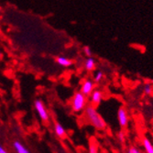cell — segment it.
Returning a JSON list of instances; mask_svg holds the SVG:
<instances>
[{
    "label": "cell",
    "instance_id": "cell-1",
    "mask_svg": "<svg viewBox=\"0 0 153 153\" xmlns=\"http://www.w3.org/2000/svg\"><path fill=\"white\" fill-rule=\"evenodd\" d=\"M85 117L87 122L97 130H104L106 128V123L102 116L97 112L95 106L90 105L85 109Z\"/></svg>",
    "mask_w": 153,
    "mask_h": 153
},
{
    "label": "cell",
    "instance_id": "cell-2",
    "mask_svg": "<svg viewBox=\"0 0 153 153\" xmlns=\"http://www.w3.org/2000/svg\"><path fill=\"white\" fill-rule=\"evenodd\" d=\"M71 106H72V110L75 113L82 112L87 106V97L85 94H82L80 91L76 92L72 98Z\"/></svg>",
    "mask_w": 153,
    "mask_h": 153
},
{
    "label": "cell",
    "instance_id": "cell-3",
    "mask_svg": "<svg viewBox=\"0 0 153 153\" xmlns=\"http://www.w3.org/2000/svg\"><path fill=\"white\" fill-rule=\"evenodd\" d=\"M117 121H118L119 126L122 128H126L128 126V121H129V117L125 106H120L117 110Z\"/></svg>",
    "mask_w": 153,
    "mask_h": 153
},
{
    "label": "cell",
    "instance_id": "cell-4",
    "mask_svg": "<svg viewBox=\"0 0 153 153\" xmlns=\"http://www.w3.org/2000/svg\"><path fill=\"white\" fill-rule=\"evenodd\" d=\"M34 106H35V109L37 111L39 118L42 121H48L49 120V114H48V111H47L43 102L37 99L34 102Z\"/></svg>",
    "mask_w": 153,
    "mask_h": 153
},
{
    "label": "cell",
    "instance_id": "cell-5",
    "mask_svg": "<svg viewBox=\"0 0 153 153\" xmlns=\"http://www.w3.org/2000/svg\"><path fill=\"white\" fill-rule=\"evenodd\" d=\"M94 82L90 80V79H86L82 82V85H81V89H80V92L85 94L86 97L87 96H90L91 94L93 93V91L94 90V87H95V85H94Z\"/></svg>",
    "mask_w": 153,
    "mask_h": 153
},
{
    "label": "cell",
    "instance_id": "cell-6",
    "mask_svg": "<svg viewBox=\"0 0 153 153\" xmlns=\"http://www.w3.org/2000/svg\"><path fill=\"white\" fill-rule=\"evenodd\" d=\"M103 96H104V93L101 90L98 89H94L93 91V93L90 95V101H91V105L94 106L98 105L102 99H103Z\"/></svg>",
    "mask_w": 153,
    "mask_h": 153
},
{
    "label": "cell",
    "instance_id": "cell-7",
    "mask_svg": "<svg viewBox=\"0 0 153 153\" xmlns=\"http://www.w3.org/2000/svg\"><path fill=\"white\" fill-rule=\"evenodd\" d=\"M56 62L62 67H70L74 63V62L71 59H69L67 57H64V56H58L56 58Z\"/></svg>",
    "mask_w": 153,
    "mask_h": 153
},
{
    "label": "cell",
    "instance_id": "cell-8",
    "mask_svg": "<svg viewBox=\"0 0 153 153\" xmlns=\"http://www.w3.org/2000/svg\"><path fill=\"white\" fill-rule=\"evenodd\" d=\"M13 147H14V149H15V151L17 153H30V151L19 140L14 141Z\"/></svg>",
    "mask_w": 153,
    "mask_h": 153
},
{
    "label": "cell",
    "instance_id": "cell-9",
    "mask_svg": "<svg viewBox=\"0 0 153 153\" xmlns=\"http://www.w3.org/2000/svg\"><path fill=\"white\" fill-rule=\"evenodd\" d=\"M83 66H85V69L87 71V72H92L94 70L95 68V61L94 58L90 57V58H87L85 62V64H83Z\"/></svg>",
    "mask_w": 153,
    "mask_h": 153
},
{
    "label": "cell",
    "instance_id": "cell-10",
    "mask_svg": "<svg viewBox=\"0 0 153 153\" xmlns=\"http://www.w3.org/2000/svg\"><path fill=\"white\" fill-rule=\"evenodd\" d=\"M142 145L144 147V149H145L146 153H153V144L151 143V141L149 140L147 137H143Z\"/></svg>",
    "mask_w": 153,
    "mask_h": 153
},
{
    "label": "cell",
    "instance_id": "cell-11",
    "mask_svg": "<svg viewBox=\"0 0 153 153\" xmlns=\"http://www.w3.org/2000/svg\"><path fill=\"white\" fill-rule=\"evenodd\" d=\"M54 131L55 134H56L59 137H64L66 135V131L64 129V128L62 126L60 123H56L54 126Z\"/></svg>",
    "mask_w": 153,
    "mask_h": 153
},
{
    "label": "cell",
    "instance_id": "cell-12",
    "mask_svg": "<svg viewBox=\"0 0 153 153\" xmlns=\"http://www.w3.org/2000/svg\"><path fill=\"white\" fill-rule=\"evenodd\" d=\"M88 153H99L98 150V145L95 141H93L90 143L89 145V149H88Z\"/></svg>",
    "mask_w": 153,
    "mask_h": 153
},
{
    "label": "cell",
    "instance_id": "cell-13",
    "mask_svg": "<svg viewBox=\"0 0 153 153\" xmlns=\"http://www.w3.org/2000/svg\"><path fill=\"white\" fill-rule=\"evenodd\" d=\"M144 94L147 95H150L153 93V85L152 83H145L144 87H143Z\"/></svg>",
    "mask_w": 153,
    "mask_h": 153
},
{
    "label": "cell",
    "instance_id": "cell-14",
    "mask_svg": "<svg viewBox=\"0 0 153 153\" xmlns=\"http://www.w3.org/2000/svg\"><path fill=\"white\" fill-rule=\"evenodd\" d=\"M104 73L102 71H98L94 76V82H100L104 79Z\"/></svg>",
    "mask_w": 153,
    "mask_h": 153
},
{
    "label": "cell",
    "instance_id": "cell-15",
    "mask_svg": "<svg viewBox=\"0 0 153 153\" xmlns=\"http://www.w3.org/2000/svg\"><path fill=\"white\" fill-rule=\"evenodd\" d=\"M82 51H83V53H85L88 58L92 57L93 52H92V50H91V48L89 46H85L82 48Z\"/></svg>",
    "mask_w": 153,
    "mask_h": 153
},
{
    "label": "cell",
    "instance_id": "cell-16",
    "mask_svg": "<svg viewBox=\"0 0 153 153\" xmlns=\"http://www.w3.org/2000/svg\"><path fill=\"white\" fill-rule=\"evenodd\" d=\"M117 138H118V140L121 143H124L125 142V140H126V136H125V133L123 131H119L117 133Z\"/></svg>",
    "mask_w": 153,
    "mask_h": 153
},
{
    "label": "cell",
    "instance_id": "cell-17",
    "mask_svg": "<svg viewBox=\"0 0 153 153\" xmlns=\"http://www.w3.org/2000/svg\"><path fill=\"white\" fill-rule=\"evenodd\" d=\"M127 153H142L140 149H138L137 148H136V147H130L129 149H128V152Z\"/></svg>",
    "mask_w": 153,
    "mask_h": 153
},
{
    "label": "cell",
    "instance_id": "cell-18",
    "mask_svg": "<svg viewBox=\"0 0 153 153\" xmlns=\"http://www.w3.org/2000/svg\"><path fill=\"white\" fill-rule=\"evenodd\" d=\"M0 153H7V152L3 149V147H2L1 145H0Z\"/></svg>",
    "mask_w": 153,
    "mask_h": 153
},
{
    "label": "cell",
    "instance_id": "cell-19",
    "mask_svg": "<svg viewBox=\"0 0 153 153\" xmlns=\"http://www.w3.org/2000/svg\"><path fill=\"white\" fill-rule=\"evenodd\" d=\"M2 58V52H1V50H0V59Z\"/></svg>",
    "mask_w": 153,
    "mask_h": 153
},
{
    "label": "cell",
    "instance_id": "cell-20",
    "mask_svg": "<svg viewBox=\"0 0 153 153\" xmlns=\"http://www.w3.org/2000/svg\"><path fill=\"white\" fill-rule=\"evenodd\" d=\"M152 83H153V80H152Z\"/></svg>",
    "mask_w": 153,
    "mask_h": 153
},
{
    "label": "cell",
    "instance_id": "cell-21",
    "mask_svg": "<svg viewBox=\"0 0 153 153\" xmlns=\"http://www.w3.org/2000/svg\"><path fill=\"white\" fill-rule=\"evenodd\" d=\"M0 10H1V8H0Z\"/></svg>",
    "mask_w": 153,
    "mask_h": 153
}]
</instances>
